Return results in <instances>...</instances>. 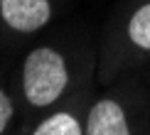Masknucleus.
I'll use <instances>...</instances> for the list:
<instances>
[{
    "mask_svg": "<svg viewBox=\"0 0 150 135\" xmlns=\"http://www.w3.org/2000/svg\"><path fill=\"white\" fill-rule=\"evenodd\" d=\"M76 69L71 57L57 44H37L20 61L17 91L25 110L32 118L57 108L69 96H74Z\"/></svg>",
    "mask_w": 150,
    "mask_h": 135,
    "instance_id": "1",
    "label": "nucleus"
},
{
    "mask_svg": "<svg viewBox=\"0 0 150 135\" xmlns=\"http://www.w3.org/2000/svg\"><path fill=\"white\" fill-rule=\"evenodd\" d=\"M57 15V0H3L0 25L3 34L35 37L49 27Z\"/></svg>",
    "mask_w": 150,
    "mask_h": 135,
    "instance_id": "2",
    "label": "nucleus"
},
{
    "mask_svg": "<svg viewBox=\"0 0 150 135\" xmlns=\"http://www.w3.org/2000/svg\"><path fill=\"white\" fill-rule=\"evenodd\" d=\"M84 135H135L128 103L118 94H103L86 106Z\"/></svg>",
    "mask_w": 150,
    "mask_h": 135,
    "instance_id": "3",
    "label": "nucleus"
},
{
    "mask_svg": "<svg viewBox=\"0 0 150 135\" xmlns=\"http://www.w3.org/2000/svg\"><path fill=\"white\" fill-rule=\"evenodd\" d=\"M84 113L79 96H69L57 108L42 113L30 125L27 135H84Z\"/></svg>",
    "mask_w": 150,
    "mask_h": 135,
    "instance_id": "4",
    "label": "nucleus"
},
{
    "mask_svg": "<svg viewBox=\"0 0 150 135\" xmlns=\"http://www.w3.org/2000/svg\"><path fill=\"white\" fill-rule=\"evenodd\" d=\"M123 49L135 57H150V0H140L128 12L121 30Z\"/></svg>",
    "mask_w": 150,
    "mask_h": 135,
    "instance_id": "5",
    "label": "nucleus"
},
{
    "mask_svg": "<svg viewBox=\"0 0 150 135\" xmlns=\"http://www.w3.org/2000/svg\"><path fill=\"white\" fill-rule=\"evenodd\" d=\"M15 118H17V101L10 94V89L0 84V135H12Z\"/></svg>",
    "mask_w": 150,
    "mask_h": 135,
    "instance_id": "6",
    "label": "nucleus"
},
{
    "mask_svg": "<svg viewBox=\"0 0 150 135\" xmlns=\"http://www.w3.org/2000/svg\"><path fill=\"white\" fill-rule=\"evenodd\" d=\"M0 10H3V0H0ZM0 34H3V25H0Z\"/></svg>",
    "mask_w": 150,
    "mask_h": 135,
    "instance_id": "7",
    "label": "nucleus"
}]
</instances>
